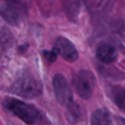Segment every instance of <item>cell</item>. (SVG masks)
<instances>
[{"mask_svg": "<svg viewBox=\"0 0 125 125\" xmlns=\"http://www.w3.org/2000/svg\"><path fill=\"white\" fill-rule=\"evenodd\" d=\"M43 85L40 79L31 74L21 75L10 87V92L25 99H33L40 96Z\"/></svg>", "mask_w": 125, "mask_h": 125, "instance_id": "6da1fadb", "label": "cell"}, {"mask_svg": "<svg viewBox=\"0 0 125 125\" xmlns=\"http://www.w3.org/2000/svg\"><path fill=\"white\" fill-rule=\"evenodd\" d=\"M43 55L47 61H49V62H55L56 59H57V53L54 50L53 51H44Z\"/></svg>", "mask_w": 125, "mask_h": 125, "instance_id": "8fae6325", "label": "cell"}, {"mask_svg": "<svg viewBox=\"0 0 125 125\" xmlns=\"http://www.w3.org/2000/svg\"><path fill=\"white\" fill-rule=\"evenodd\" d=\"M92 125H111V119L109 113L104 109H98L91 116Z\"/></svg>", "mask_w": 125, "mask_h": 125, "instance_id": "ba28073f", "label": "cell"}, {"mask_svg": "<svg viewBox=\"0 0 125 125\" xmlns=\"http://www.w3.org/2000/svg\"><path fill=\"white\" fill-rule=\"evenodd\" d=\"M114 100L116 104L123 111H125V90H121L116 93Z\"/></svg>", "mask_w": 125, "mask_h": 125, "instance_id": "30bf717a", "label": "cell"}, {"mask_svg": "<svg viewBox=\"0 0 125 125\" xmlns=\"http://www.w3.org/2000/svg\"><path fill=\"white\" fill-rule=\"evenodd\" d=\"M54 51L65 61L73 62L78 59L79 54L73 43L64 37H58L54 43Z\"/></svg>", "mask_w": 125, "mask_h": 125, "instance_id": "5b68a950", "label": "cell"}, {"mask_svg": "<svg viewBox=\"0 0 125 125\" xmlns=\"http://www.w3.org/2000/svg\"><path fill=\"white\" fill-rule=\"evenodd\" d=\"M95 78L91 72L81 70L73 77V86L76 94L84 99L91 98L94 92Z\"/></svg>", "mask_w": 125, "mask_h": 125, "instance_id": "3957f363", "label": "cell"}, {"mask_svg": "<svg viewBox=\"0 0 125 125\" xmlns=\"http://www.w3.org/2000/svg\"><path fill=\"white\" fill-rule=\"evenodd\" d=\"M5 1L10 3V4H18V3H20L21 0H5Z\"/></svg>", "mask_w": 125, "mask_h": 125, "instance_id": "7c38bea8", "label": "cell"}, {"mask_svg": "<svg viewBox=\"0 0 125 125\" xmlns=\"http://www.w3.org/2000/svg\"><path fill=\"white\" fill-rule=\"evenodd\" d=\"M4 104L8 111H11L28 124H34L40 122V111L32 104L12 98L6 99L4 101Z\"/></svg>", "mask_w": 125, "mask_h": 125, "instance_id": "7a4b0ae2", "label": "cell"}, {"mask_svg": "<svg viewBox=\"0 0 125 125\" xmlns=\"http://www.w3.org/2000/svg\"><path fill=\"white\" fill-rule=\"evenodd\" d=\"M0 16L4 21L13 26H19L21 22L19 11L11 4H3L0 7Z\"/></svg>", "mask_w": 125, "mask_h": 125, "instance_id": "8992f818", "label": "cell"}, {"mask_svg": "<svg viewBox=\"0 0 125 125\" xmlns=\"http://www.w3.org/2000/svg\"><path fill=\"white\" fill-rule=\"evenodd\" d=\"M11 34L9 28L0 21V43H5L10 39Z\"/></svg>", "mask_w": 125, "mask_h": 125, "instance_id": "9c48e42d", "label": "cell"}, {"mask_svg": "<svg viewBox=\"0 0 125 125\" xmlns=\"http://www.w3.org/2000/svg\"><path fill=\"white\" fill-rule=\"evenodd\" d=\"M96 57L104 63H111L117 57V51L111 45H103L97 49Z\"/></svg>", "mask_w": 125, "mask_h": 125, "instance_id": "52a82bcc", "label": "cell"}, {"mask_svg": "<svg viewBox=\"0 0 125 125\" xmlns=\"http://www.w3.org/2000/svg\"><path fill=\"white\" fill-rule=\"evenodd\" d=\"M52 86L59 104L67 108L70 107L74 103L73 94L66 78L61 74H57L52 79Z\"/></svg>", "mask_w": 125, "mask_h": 125, "instance_id": "277c9868", "label": "cell"}]
</instances>
